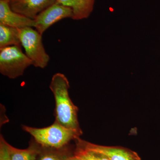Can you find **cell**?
<instances>
[{
	"instance_id": "obj_1",
	"label": "cell",
	"mask_w": 160,
	"mask_h": 160,
	"mask_svg": "<svg viewBox=\"0 0 160 160\" xmlns=\"http://www.w3.org/2000/svg\"><path fill=\"white\" fill-rule=\"evenodd\" d=\"M69 80L65 75L60 72L53 75L49 88L54 95L55 102V122L82 135V131L78 120V109L69 97Z\"/></svg>"
},
{
	"instance_id": "obj_2",
	"label": "cell",
	"mask_w": 160,
	"mask_h": 160,
	"mask_svg": "<svg viewBox=\"0 0 160 160\" xmlns=\"http://www.w3.org/2000/svg\"><path fill=\"white\" fill-rule=\"evenodd\" d=\"M22 128L40 146L55 149L65 147L81 136L76 131L67 129L55 122L51 126L44 128L26 126H22Z\"/></svg>"
},
{
	"instance_id": "obj_3",
	"label": "cell",
	"mask_w": 160,
	"mask_h": 160,
	"mask_svg": "<svg viewBox=\"0 0 160 160\" xmlns=\"http://www.w3.org/2000/svg\"><path fill=\"white\" fill-rule=\"evenodd\" d=\"M19 30L21 45L32 62V66L44 69L48 65L50 58L43 46L42 35L33 27H25Z\"/></svg>"
},
{
	"instance_id": "obj_4",
	"label": "cell",
	"mask_w": 160,
	"mask_h": 160,
	"mask_svg": "<svg viewBox=\"0 0 160 160\" xmlns=\"http://www.w3.org/2000/svg\"><path fill=\"white\" fill-rule=\"evenodd\" d=\"M32 65L21 46H12L0 49V72L10 79L23 75L29 66Z\"/></svg>"
},
{
	"instance_id": "obj_5",
	"label": "cell",
	"mask_w": 160,
	"mask_h": 160,
	"mask_svg": "<svg viewBox=\"0 0 160 160\" xmlns=\"http://www.w3.org/2000/svg\"><path fill=\"white\" fill-rule=\"evenodd\" d=\"M71 8L57 2L49 6L37 16L34 19L36 29L41 35L60 20L72 18Z\"/></svg>"
},
{
	"instance_id": "obj_6",
	"label": "cell",
	"mask_w": 160,
	"mask_h": 160,
	"mask_svg": "<svg viewBox=\"0 0 160 160\" xmlns=\"http://www.w3.org/2000/svg\"><path fill=\"white\" fill-rule=\"evenodd\" d=\"M76 145L84 149L102 154L109 160H141L137 152L118 147L100 146L86 142L78 138L74 140Z\"/></svg>"
},
{
	"instance_id": "obj_7",
	"label": "cell",
	"mask_w": 160,
	"mask_h": 160,
	"mask_svg": "<svg viewBox=\"0 0 160 160\" xmlns=\"http://www.w3.org/2000/svg\"><path fill=\"white\" fill-rule=\"evenodd\" d=\"M32 144L27 149H21L11 146L1 135L0 138V160H36L40 148Z\"/></svg>"
},
{
	"instance_id": "obj_8",
	"label": "cell",
	"mask_w": 160,
	"mask_h": 160,
	"mask_svg": "<svg viewBox=\"0 0 160 160\" xmlns=\"http://www.w3.org/2000/svg\"><path fill=\"white\" fill-rule=\"evenodd\" d=\"M13 11L34 20L39 13L56 2V0H9Z\"/></svg>"
},
{
	"instance_id": "obj_9",
	"label": "cell",
	"mask_w": 160,
	"mask_h": 160,
	"mask_svg": "<svg viewBox=\"0 0 160 160\" xmlns=\"http://www.w3.org/2000/svg\"><path fill=\"white\" fill-rule=\"evenodd\" d=\"M0 24L15 28L35 27L34 20L13 11L9 0H0Z\"/></svg>"
},
{
	"instance_id": "obj_10",
	"label": "cell",
	"mask_w": 160,
	"mask_h": 160,
	"mask_svg": "<svg viewBox=\"0 0 160 160\" xmlns=\"http://www.w3.org/2000/svg\"><path fill=\"white\" fill-rule=\"evenodd\" d=\"M56 2L71 8L72 19L80 20L89 17L93 10L95 0H56Z\"/></svg>"
},
{
	"instance_id": "obj_11",
	"label": "cell",
	"mask_w": 160,
	"mask_h": 160,
	"mask_svg": "<svg viewBox=\"0 0 160 160\" xmlns=\"http://www.w3.org/2000/svg\"><path fill=\"white\" fill-rule=\"evenodd\" d=\"M21 45L18 28L0 24V49Z\"/></svg>"
},
{
	"instance_id": "obj_12",
	"label": "cell",
	"mask_w": 160,
	"mask_h": 160,
	"mask_svg": "<svg viewBox=\"0 0 160 160\" xmlns=\"http://www.w3.org/2000/svg\"><path fill=\"white\" fill-rule=\"evenodd\" d=\"M59 149L55 150H41L38 154V160H66L69 157L65 155L63 152L58 151Z\"/></svg>"
},
{
	"instance_id": "obj_13",
	"label": "cell",
	"mask_w": 160,
	"mask_h": 160,
	"mask_svg": "<svg viewBox=\"0 0 160 160\" xmlns=\"http://www.w3.org/2000/svg\"><path fill=\"white\" fill-rule=\"evenodd\" d=\"M73 155L81 160H100L96 153L76 145Z\"/></svg>"
},
{
	"instance_id": "obj_14",
	"label": "cell",
	"mask_w": 160,
	"mask_h": 160,
	"mask_svg": "<svg viewBox=\"0 0 160 160\" xmlns=\"http://www.w3.org/2000/svg\"><path fill=\"white\" fill-rule=\"evenodd\" d=\"M96 153L98 157V158L100 160H109L108 158L106 157L105 156L103 155L102 154H100V153Z\"/></svg>"
},
{
	"instance_id": "obj_15",
	"label": "cell",
	"mask_w": 160,
	"mask_h": 160,
	"mask_svg": "<svg viewBox=\"0 0 160 160\" xmlns=\"http://www.w3.org/2000/svg\"><path fill=\"white\" fill-rule=\"evenodd\" d=\"M66 160H81L79 159L78 158H77L75 157L74 155L71 156L67 158Z\"/></svg>"
}]
</instances>
